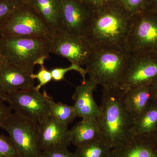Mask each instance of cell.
<instances>
[{
    "mask_svg": "<svg viewBox=\"0 0 157 157\" xmlns=\"http://www.w3.org/2000/svg\"><path fill=\"white\" fill-rule=\"evenodd\" d=\"M47 24L52 32L61 24V0H25Z\"/></svg>",
    "mask_w": 157,
    "mask_h": 157,
    "instance_id": "18",
    "label": "cell"
},
{
    "mask_svg": "<svg viewBox=\"0 0 157 157\" xmlns=\"http://www.w3.org/2000/svg\"><path fill=\"white\" fill-rule=\"evenodd\" d=\"M70 142L76 147L103 138L96 118H83L69 131Z\"/></svg>",
    "mask_w": 157,
    "mask_h": 157,
    "instance_id": "17",
    "label": "cell"
},
{
    "mask_svg": "<svg viewBox=\"0 0 157 157\" xmlns=\"http://www.w3.org/2000/svg\"><path fill=\"white\" fill-rule=\"evenodd\" d=\"M53 32L25 1L0 27V36H23L51 40Z\"/></svg>",
    "mask_w": 157,
    "mask_h": 157,
    "instance_id": "5",
    "label": "cell"
},
{
    "mask_svg": "<svg viewBox=\"0 0 157 157\" xmlns=\"http://www.w3.org/2000/svg\"><path fill=\"white\" fill-rule=\"evenodd\" d=\"M0 157H21L9 136L0 134Z\"/></svg>",
    "mask_w": 157,
    "mask_h": 157,
    "instance_id": "25",
    "label": "cell"
},
{
    "mask_svg": "<svg viewBox=\"0 0 157 157\" xmlns=\"http://www.w3.org/2000/svg\"><path fill=\"white\" fill-rule=\"evenodd\" d=\"M41 157H76L67 148H59L42 151Z\"/></svg>",
    "mask_w": 157,
    "mask_h": 157,
    "instance_id": "27",
    "label": "cell"
},
{
    "mask_svg": "<svg viewBox=\"0 0 157 157\" xmlns=\"http://www.w3.org/2000/svg\"><path fill=\"white\" fill-rule=\"evenodd\" d=\"M132 18L116 1H106L93 11L86 37L94 48H125Z\"/></svg>",
    "mask_w": 157,
    "mask_h": 157,
    "instance_id": "1",
    "label": "cell"
},
{
    "mask_svg": "<svg viewBox=\"0 0 157 157\" xmlns=\"http://www.w3.org/2000/svg\"><path fill=\"white\" fill-rule=\"evenodd\" d=\"M35 83L31 74L9 62L0 68V87L7 94L33 89Z\"/></svg>",
    "mask_w": 157,
    "mask_h": 157,
    "instance_id": "15",
    "label": "cell"
},
{
    "mask_svg": "<svg viewBox=\"0 0 157 157\" xmlns=\"http://www.w3.org/2000/svg\"><path fill=\"white\" fill-rule=\"evenodd\" d=\"M9 134L21 157H41L39 124L17 113H12L1 127Z\"/></svg>",
    "mask_w": 157,
    "mask_h": 157,
    "instance_id": "7",
    "label": "cell"
},
{
    "mask_svg": "<svg viewBox=\"0 0 157 157\" xmlns=\"http://www.w3.org/2000/svg\"><path fill=\"white\" fill-rule=\"evenodd\" d=\"M76 71L80 73L83 78V81L86 80V75L87 72L85 69L81 66L75 63H71L69 67L66 68L56 67L50 70L52 75V80L54 81H61L64 79L65 75L70 71Z\"/></svg>",
    "mask_w": 157,
    "mask_h": 157,
    "instance_id": "23",
    "label": "cell"
},
{
    "mask_svg": "<svg viewBox=\"0 0 157 157\" xmlns=\"http://www.w3.org/2000/svg\"><path fill=\"white\" fill-rule=\"evenodd\" d=\"M98 84L92 78L82 81L76 87L72 99L74 100L73 107L77 117L82 118H96L99 113L100 106L96 103L94 93Z\"/></svg>",
    "mask_w": 157,
    "mask_h": 157,
    "instance_id": "14",
    "label": "cell"
},
{
    "mask_svg": "<svg viewBox=\"0 0 157 157\" xmlns=\"http://www.w3.org/2000/svg\"><path fill=\"white\" fill-rule=\"evenodd\" d=\"M132 17L149 10L148 0H116Z\"/></svg>",
    "mask_w": 157,
    "mask_h": 157,
    "instance_id": "22",
    "label": "cell"
},
{
    "mask_svg": "<svg viewBox=\"0 0 157 157\" xmlns=\"http://www.w3.org/2000/svg\"><path fill=\"white\" fill-rule=\"evenodd\" d=\"M149 10L157 12V0H148Z\"/></svg>",
    "mask_w": 157,
    "mask_h": 157,
    "instance_id": "31",
    "label": "cell"
},
{
    "mask_svg": "<svg viewBox=\"0 0 157 157\" xmlns=\"http://www.w3.org/2000/svg\"><path fill=\"white\" fill-rule=\"evenodd\" d=\"M38 124L39 145L42 151L67 148L71 144L67 125L62 123L51 115Z\"/></svg>",
    "mask_w": 157,
    "mask_h": 157,
    "instance_id": "13",
    "label": "cell"
},
{
    "mask_svg": "<svg viewBox=\"0 0 157 157\" xmlns=\"http://www.w3.org/2000/svg\"><path fill=\"white\" fill-rule=\"evenodd\" d=\"M152 101L157 102V80L151 85Z\"/></svg>",
    "mask_w": 157,
    "mask_h": 157,
    "instance_id": "30",
    "label": "cell"
},
{
    "mask_svg": "<svg viewBox=\"0 0 157 157\" xmlns=\"http://www.w3.org/2000/svg\"><path fill=\"white\" fill-rule=\"evenodd\" d=\"M25 0H0V27L6 19Z\"/></svg>",
    "mask_w": 157,
    "mask_h": 157,
    "instance_id": "24",
    "label": "cell"
},
{
    "mask_svg": "<svg viewBox=\"0 0 157 157\" xmlns=\"http://www.w3.org/2000/svg\"><path fill=\"white\" fill-rule=\"evenodd\" d=\"M46 94L45 90L42 94L35 88L18 91L7 94V102L14 112L39 123L51 115Z\"/></svg>",
    "mask_w": 157,
    "mask_h": 157,
    "instance_id": "10",
    "label": "cell"
},
{
    "mask_svg": "<svg viewBox=\"0 0 157 157\" xmlns=\"http://www.w3.org/2000/svg\"><path fill=\"white\" fill-rule=\"evenodd\" d=\"M49 39L23 36H0V53L10 63L26 73H33L35 66L44 65L50 53Z\"/></svg>",
    "mask_w": 157,
    "mask_h": 157,
    "instance_id": "3",
    "label": "cell"
},
{
    "mask_svg": "<svg viewBox=\"0 0 157 157\" xmlns=\"http://www.w3.org/2000/svg\"><path fill=\"white\" fill-rule=\"evenodd\" d=\"M155 135L156 136V137H157V128L156 129V130L155 132Z\"/></svg>",
    "mask_w": 157,
    "mask_h": 157,
    "instance_id": "34",
    "label": "cell"
},
{
    "mask_svg": "<svg viewBox=\"0 0 157 157\" xmlns=\"http://www.w3.org/2000/svg\"><path fill=\"white\" fill-rule=\"evenodd\" d=\"M157 128V102L151 101L135 119L132 135L155 133Z\"/></svg>",
    "mask_w": 157,
    "mask_h": 157,
    "instance_id": "19",
    "label": "cell"
},
{
    "mask_svg": "<svg viewBox=\"0 0 157 157\" xmlns=\"http://www.w3.org/2000/svg\"><path fill=\"white\" fill-rule=\"evenodd\" d=\"M122 91L124 107L135 120L152 101L151 86Z\"/></svg>",
    "mask_w": 157,
    "mask_h": 157,
    "instance_id": "16",
    "label": "cell"
},
{
    "mask_svg": "<svg viewBox=\"0 0 157 157\" xmlns=\"http://www.w3.org/2000/svg\"><path fill=\"white\" fill-rule=\"evenodd\" d=\"M7 94L0 87V102H7Z\"/></svg>",
    "mask_w": 157,
    "mask_h": 157,
    "instance_id": "32",
    "label": "cell"
},
{
    "mask_svg": "<svg viewBox=\"0 0 157 157\" xmlns=\"http://www.w3.org/2000/svg\"><path fill=\"white\" fill-rule=\"evenodd\" d=\"M131 54L157 55V12L148 10L132 17L125 43Z\"/></svg>",
    "mask_w": 157,
    "mask_h": 157,
    "instance_id": "6",
    "label": "cell"
},
{
    "mask_svg": "<svg viewBox=\"0 0 157 157\" xmlns=\"http://www.w3.org/2000/svg\"><path fill=\"white\" fill-rule=\"evenodd\" d=\"M50 42V53L80 66L86 65L94 50L86 37L72 36L60 30L53 32Z\"/></svg>",
    "mask_w": 157,
    "mask_h": 157,
    "instance_id": "9",
    "label": "cell"
},
{
    "mask_svg": "<svg viewBox=\"0 0 157 157\" xmlns=\"http://www.w3.org/2000/svg\"><path fill=\"white\" fill-rule=\"evenodd\" d=\"M157 80V55L131 54L119 82V88L126 90L151 86Z\"/></svg>",
    "mask_w": 157,
    "mask_h": 157,
    "instance_id": "8",
    "label": "cell"
},
{
    "mask_svg": "<svg viewBox=\"0 0 157 157\" xmlns=\"http://www.w3.org/2000/svg\"><path fill=\"white\" fill-rule=\"evenodd\" d=\"M94 11L106 2L107 0H80Z\"/></svg>",
    "mask_w": 157,
    "mask_h": 157,
    "instance_id": "29",
    "label": "cell"
},
{
    "mask_svg": "<svg viewBox=\"0 0 157 157\" xmlns=\"http://www.w3.org/2000/svg\"><path fill=\"white\" fill-rule=\"evenodd\" d=\"M110 157H157V137L154 133L132 135L111 149Z\"/></svg>",
    "mask_w": 157,
    "mask_h": 157,
    "instance_id": "12",
    "label": "cell"
},
{
    "mask_svg": "<svg viewBox=\"0 0 157 157\" xmlns=\"http://www.w3.org/2000/svg\"><path fill=\"white\" fill-rule=\"evenodd\" d=\"M12 113L10 107L5 105L4 102H0V127L3 122Z\"/></svg>",
    "mask_w": 157,
    "mask_h": 157,
    "instance_id": "28",
    "label": "cell"
},
{
    "mask_svg": "<svg viewBox=\"0 0 157 157\" xmlns=\"http://www.w3.org/2000/svg\"><path fill=\"white\" fill-rule=\"evenodd\" d=\"M8 62L7 59L0 53V68Z\"/></svg>",
    "mask_w": 157,
    "mask_h": 157,
    "instance_id": "33",
    "label": "cell"
},
{
    "mask_svg": "<svg viewBox=\"0 0 157 157\" xmlns=\"http://www.w3.org/2000/svg\"><path fill=\"white\" fill-rule=\"evenodd\" d=\"M46 99L51 115L62 123L68 125L77 117L73 106H69L61 102L57 103L47 94Z\"/></svg>",
    "mask_w": 157,
    "mask_h": 157,
    "instance_id": "20",
    "label": "cell"
},
{
    "mask_svg": "<svg viewBox=\"0 0 157 157\" xmlns=\"http://www.w3.org/2000/svg\"><path fill=\"white\" fill-rule=\"evenodd\" d=\"M120 88H103L98 120L103 138L111 149L132 135L134 119L124 107Z\"/></svg>",
    "mask_w": 157,
    "mask_h": 157,
    "instance_id": "2",
    "label": "cell"
},
{
    "mask_svg": "<svg viewBox=\"0 0 157 157\" xmlns=\"http://www.w3.org/2000/svg\"><path fill=\"white\" fill-rule=\"evenodd\" d=\"M39 71L36 74H31V77L33 79L36 78L39 81V84L36 86L35 89L39 91L42 86L48 84L52 80V75L50 70L45 68L44 65L40 66Z\"/></svg>",
    "mask_w": 157,
    "mask_h": 157,
    "instance_id": "26",
    "label": "cell"
},
{
    "mask_svg": "<svg viewBox=\"0 0 157 157\" xmlns=\"http://www.w3.org/2000/svg\"><path fill=\"white\" fill-rule=\"evenodd\" d=\"M107 1H115L116 0H107Z\"/></svg>",
    "mask_w": 157,
    "mask_h": 157,
    "instance_id": "35",
    "label": "cell"
},
{
    "mask_svg": "<svg viewBox=\"0 0 157 157\" xmlns=\"http://www.w3.org/2000/svg\"><path fill=\"white\" fill-rule=\"evenodd\" d=\"M93 10L80 0H61L60 30L78 36H86Z\"/></svg>",
    "mask_w": 157,
    "mask_h": 157,
    "instance_id": "11",
    "label": "cell"
},
{
    "mask_svg": "<svg viewBox=\"0 0 157 157\" xmlns=\"http://www.w3.org/2000/svg\"><path fill=\"white\" fill-rule=\"evenodd\" d=\"M131 54L125 48H94L85 66L89 78L103 88H119L121 76Z\"/></svg>",
    "mask_w": 157,
    "mask_h": 157,
    "instance_id": "4",
    "label": "cell"
},
{
    "mask_svg": "<svg viewBox=\"0 0 157 157\" xmlns=\"http://www.w3.org/2000/svg\"><path fill=\"white\" fill-rule=\"evenodd\" d=\"M111 148L103 138L76 147V157H110Z\"/></svg>",
    "mask_w": 157,
    "mask_h": 157,
    "instance_id": "21",
    "label": "cell"
}]
</instances>
